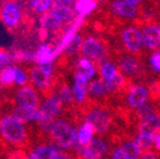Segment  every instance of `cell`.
Masks as SVG:
<instances>
[{"label": "cell", "mask_w": 160, "mask_h": 159, "mask_svg": "<svg viewBox=\"0 0 160 159\" xmlns=\"http://www.w3.org/2000/svg\"><path fill=\"white\" fill-rule=\"evenodd\" d=\"M0 134L7 142L11 145H21L27 138L25 124L13 115H7L0 120Z\"/></svg>", "instance_id": "6da1fadb"}, {"label": "cell", "mask_w": 160, "mask_h": 159, "mask_svg": "<svg viewBox=\"0 0 160 159\" xmlns=\"http://www.w3.org/2000/svg\"><path fill=\"white\" fill-rule=\"evenodd\" d=\"M77 129L63 119H55L50 126L49 134L55 142L63 149L77 145Z\"/></svg>", "instance_id": "7a4b0ae2"}, {"label": "cell", "mask_w": 160, "mask_h": 159, "mask_svg": "<svg viewBox=\"0 0 160 159\" xmlns=\"http://www.w3.org/2000/svg\"><path fill=\"white\" fill-rule=\"evenodd\" d=\"M23 18V10L18 0H5L0 6V20L9 30L19 27Z\"/></svg>", "instance_id": "3957f363"}, {"label": "cell", "mask_w": 160, "mask_h": 159, "mask_svg": "<svg viewBox=\"0 0 160 159\" xmlns=\"http://www.w3.org/2000/svg\"><path fill=\"white\" fill-rule=\"evenodd\" d=\"M80 159H101L108 151V144L101 138H93L87 145H76Z\"/></svg>", "instance_id": "277c9868"}, {"label": "cell", "mask_w": 160, "mask_h": 159, "mask_svg": "<svg viewBox=\"0 0 160 159\" xmlns=\"http://www.w3.org/2000/svg\"><path fill=\"white\" fill-rule=\"evenodd\" d=\"M16 105L19 107L32 108L38 107L39 105V96H38L37 89L31 86H22L17 90L15 96Z\"/></svg>", "instance_id": "5b68a950"}, {"label": "cell", "mask_w": 160, "mask_h": 159, "mask_svg": "<svg viewBox=\"0 0 160 159\" xmlns=\"http://www.w3.org/2000/svg\"><path fill=\"white\" fill-rule=\"evenodd\" d=\"M86 121L89 122L93 127L96 132L102 134L109 128L110 126V117L109 115L102 109L95 108L91 109L86 116Z\"/></svg>", "instance_id": "8992f818"}, {"label": "cell", "mask_w": 160, "mask_h": 159, "mask_svg": "<svg viewBox=\"0 0 160 159\" xmlns=\"http://www.w3.org/2000/svg\"><path fill=\"white\" fill-rule=\"evenodd\" d=\"M81 54L91 60H99L105 57L106 49L105 46L97 38L87 37L86 39H83Z\"/></svg>", "instance_id": "52a82bcc"}, {"label": "cell", "mask_w": 160, "mask_h": 159, "mask_svg": "<svg viewBox=\"0 0 160 159\" xmlns=\"http://www.w3.org/2000/svg\"><path fill=\"white\" fill-rule=\"evenodd\" d=\"M121 38H122L125 47L131 52L139 51L140 48L142 47L141 31L135 26H129L126 29H123L122 33H121Z\"/></svg>", "instance_id": "ba28073f"}, {"label": "cell", "mask_w": 160, "mask_h": 159, "mask_svg": "<svg viewBox=\"0 0 160 159\" xmlns=\"http://www.w3.org/2000/svg\"><path fill=\"white\" fill-rule=\"evenodd\" d=\"M50 13H52L59 21H61L63 25L72 23L76 15H77L75 11V8L72 6L68 5V3H63L61 0H55L53 1L52 8L50 10Z\"/></svg>", "instance_id": "9c48e42d"}, {"label": "cell", "mask_w": 160, "mask_h": 159, "mask_svg": "<svg viewBox=\"0 0 160 159\" xmlns=\"http://www.w3.org/2000/svg\"><path fill=\"white\" fill-rule=\"evenodd\" d=\"M62 102L59 99L57 94L50 95L49 97L45 98L42 101L40 102L39 108L42 111L45 118L48 119L55 120L56 117H58V115L61 111V108H62Z\"/></svg>", "instance_id": "30bf717a"}, {"label": "cell", "mask_w": 160, "mask_h": 159, "mask_svg": "<svg viewBox=\"0 0 160 159\" xmlns=\"http://www.w3.org/2000/svg\"><path fill=\"white\" fill-rule=\"evenodd\" d=\"M110 10L115 16L122 19H133L137 16V6L127 3L125 0H112L110 3Z\"/></svg>", "instance_id": "8fae6325"}, {"label": "cell", "mask_w": 160, "mask_h": 159, "mask_svg": "<svg viewBox=\"0 0 160 159\" xmlns=\"http://www.w3.org/2000/svg\"><path fill=\"white\" fill-rule=\"evenodd\" d=\"M142 46L148 49H155L160 46V29L159 26L149 23L141 30Z\"/></svg>", "instance_id": "7c38bea8"}, {"label": "cell", "mask_w": 160, "mask_h": 159, "mask_svg": "<svg viewBox=\"0 0 160 159\" xmlns=\"http://www.w3.org/2000/svg\"><path fill=\"white\" fill-rule=\"evenodd\" d=\"M12 115L16 116L19 120L27 124V122H40L45 118L42 111L39 107L26 108V107H17L13 109Z\"/></svg>", "instance_id": "4fadbf2b"}, {"label": "cell", "mask_w": 160, "mask_h": 159, "mask_svg": "<svg viewBox=\"0 0 160 159\" xmlns=\"http://www.w3.org/2000/svg\"><path fill=\"white\" fill-rule=\"evenodd\" d=\"M30 81L32 82L33 87L40 91H46L51 85V76L43 71L39 66H33L29 71Z\"/></svg>", "instance_id": "5bb4252c"}, {"label": "cell", "mask_w": 160, "mask_h": 159, "mask_svg": "<svg viewBox=\"0 0 160 159\" xmlns=\"http://www.w3.org/2000/svg\"><path fill=\"white\" fill-rule=\"evenodd\" d=\"M149 90L143 86H133L129 90L127 96V101L130 108L132 109H139L141 106L147 102Z\"/></svg>", "instance_id": "9a60e30c"}, {"label": "cell", "mask_w": 160, "mask_h": 159, "mask_svg": "<svg viewBox=\"0 0 160 159\" xmlns=\"http://www.w3.org/2000/svg\"><path fill=\"white\" fill-rule=\"evenodd\" d=\"M60 148L57 144L40 145L35 147L28 155L29 159H53L60 152Z\"/></svg>", "instance_id": "2e32d148"}, {"label": "cell", "mask_w": 160, "mask_h": 159, "mask_svg": "<svg viewBox=\"0 0 160 159\" xmlns=\"http://www.w3.org/2000/svg\"><path fill=\"white\" fill-rule=\"evenodd\" d=\"M119 68L125 76H137L141 70L139 60L131 55H125L119 59Z\"/></svg>", "instance_id": "e0dca14e"}, {"label": "cell", "mask_w": 160, "mask_h": 159, "mask_svg": "<svg viewBox=\"0 0 160 159\" xmlns=\"http://www.w3.org/2000/svg\"><path fill=\"white\" fill-rule=\"evenodd\" d=\"M76 74L85 77L88 81H90L91 79H93V77L97 74V69H96L95 65L91 59L87 57H81L77 60L76 64Z\"/></svg>", "instance_id": "ac0fdd59"}, {"label": "cell", "mask_w": 160, "mask_h": 159, "mask_svg": "<svg viewBox=\"0 0 160 159\" xmlns=\"http://www.w3.org/2000/svg\"><path fill=\"white\" fill-rule=\"evenodd\" d=\"M39 25H40V28H41L45 33H55L61 29L63 23H61V21H59L50 11H48V13L40 16Z\"/></svg>", "instance_id": "d6986e66"}, {"label": "cell", "mask_w": 160, "mask_h": 159, "mask_svg": "<svg viewBox=\"0 0 160 159\" xmlns=\"http://www.w3.org/2000/svg\"><path fill=\"white\" fill-rule=\"evenodd\" d=\"M57 57L55 48H52L49 44H41L36 50V64L37 65H45L49 62H55V58Z\"/></svg>", "instance_id": "ffe728a7"}, {"label": "cell", "mask_w": 160, "mask_h": 159, "mask_svg": "<svg viewBox=\"0 0 160 159\" xmlns=\"http://www.w3.org/2000/svg\"><path fill=\"white\" fill-rule=\"evenodd\" d=\"M88 84L89 82L85 77L76 74L72 84V92L77 102H82L86 100L88 94Z\"/></svg>", "instance_id": "44dd1931"}, {"label": "cell", "mask_w": 160, "mask_h": 159, "mask_svg": "<svg viewBox=\"0 0 160 159\" xmlns=\"http://www.w3.org/2000/svg\"><path fill=\"white\" fill-rule=\"evenodd\" d=\"M160 129V116L152 114L141 119L139 125V132L146 135H156Z\"/></svg>", "instance_id": "7402d4cb"}, {"label": "cell", "mask_w": 160, "mask_h": 159, "mask_svg": "<svg viewBox=\"0 0 160 159\" xmlns=\"http://www.w3.org/2000/svg\"><path fill=\"white\" fill-rule=\"evenodd\" d=\"M55 0H27L29 9L36 15H43L51 10Z\"/></svg>", "instance_id": "603a6c76"}, {"label": "cell", "mask_w": 160, "mask_h": 159, "mask_svg": "<svg viewBox=\"0 0 160 159\" xmlns=\"http://www.w3.org/2000/svg\"><path fill=\"white\" fill-rule=\"evenodd\" d=\"M93 127L88 121H85L77 131V145H87L93 139Z\"/></svg>", "instance_id": "cb8c5ba5"}, {"label": "cell", "mask_w": 160, "mask_h": 159, "mask_svg": "<svg viewBox=\"0 0 160 159\" xmlns=\"http://www.w3.org/2000/svg\"><path fill=\"white\" fill-rule=\"evenodd\" d=\"M75 11L79 17H85L89 15L97 8L96 0H77L73 5Z\"/></svg>", "instance_id": "d4e9b609"}, {"label": "cell", "mask_w": 160, "mask_h": 159, "mask_svg": "<svg viewBox=\"0 0 160 159\" xmlns=\"http://www.w3.org/2000/svg\"><path fill=\"white\" fill-rule=\"evenodd\" d=\"M107 92V86L102 79H93L88 84V95L90 97L98 98Z\"/></svg>", "instance_id": "484cf974"}, {"label": "cell", "mask_w": 160, "mask_h": 159, "mask_svg": "<svg viewBox=\"0 0 160 159\" xmlns=\"http://www.w3.org/2000/svg\"><path fill=\"white\" fill-rule=\"evenodd\" d=\"M83 39L81 37V35L79 33H75L72 36V38L70 39V41L68 42V45L66 46L63 52H66L68 56H76L79 51H81V47H82Z\"/></svg>", "instance_id": "4316f807"}, {"label": "cell", "mask_w": 160, "mask_h": 159, "mask_svg": "<svg viewBox=\"0 0 160 159\" xmlns=\"http://www.w3.org/2000/svg\"><path fill=\"white\" fill-rule=\"evenodd\" d=\"M135 142L141 149V151H146L155 145V135H146L139 132V135L136 137Z\"/></svg>", "instance_id": "83f0119b"}, {"label": "cell", "mask_w": 160, "mask_h": 159, "mask_svg": "<svg viewBox=\"0 0 160 159\" xmlns=\"http://www.w3.org/2000/svg\"><path fill=\"white\" fill-rule=\"evenodd\" d=\"M121 148H122L123 154L126 155L128 159H139L141 156V149L138 147L135 140L133 141H126Z\"/></svg>", "instance_id": "f1b7e54d"}, {"label": "cell", "mask_w": 160, "mask_h": 159, "mask_svg": "<svg viewBox=\"0 0 160 159\" xmlns=\"http://www.w3.org/2000/svg\"><path fill=\"white\" fill-rule=\"evenodd\" d=\"M99 70L101 78L103 80H109L117 75V67L113 65L112 62L108 61V60H102Z\"/></svg>", "instance_id": "f546056e"}, {"label": "cell", "mask_w": 160, "mask_h": 159, "mask_svg": "<svg viewBox=\"0 0 160 159\" xmlns=\"http://www.w3.org/2000/svg\"><path fill=\"white\" fill-rule=\"evenodd\" d=\"M103 81L106 82L108 92H112V91H117V90L121 89V88L123 87V85H125L126 80H125L123 75L117 72V75L113 78H111V79H109V80H103Z\"/></svg>", "instance_id": "4dcf8cb0"}, {"label": "cell", "mask_w": 160, "mask_h": 159, "mask_svg": "<svg viewBox=\"0 0 160 159\" xmlns=\"http://www.w3.org/2000/svg\"><path fill=\"white\" fill-rule=\"evenodd\" d=\"M30 81V75L21 66H15V85L22 87Z\"/></svg>", "instance_id": "1f68e13d"}, {"label": "cell", "mask_w": 160, "mask_h": 159, "mask_svg": "<svg viewBox=\"0 0 160 159\" xmlns=\"http://www.w3.org/2000/svg\"><path fill=\"white\" fill-rule=\"evenodd\" d=\"M57 95L63 105H68V104H70V102H72V100H75L72 88H70L69 86H62V87H60Z\"/></svg>", "instance_id": "d6a6232c"}, {"label": "cell", "mask_w": 160, "mask_h": 159, "mask_svg": "<svg viewBox=\"0 0 160 159\" xmlns=\"http://www.w3.org/2000/svg\"><path fill=\"white\" fill-rule=\"evenodd\" d=\"M0 76L5 86H10L15 84V66L10 65L6 67L5 69L0 71Z\"/></svg>", "instance_id": "836d02e7"}, {"label": "cell", "mask_w": 160, "mask_h": 159, "mask_svg": "<svg viewBox=\"0 0 160 159\" xmlns=\"http://www.w3.org/2000/svg\"><path fill=\"white\" fill-rule=\"evenodd\" d=\"M12 39L9 33V29L2 23V21L0 20V48H7L11 45Z\"/></svg>", "instance_id": "e575fe53"}, {"label": "cell", "mask_w": 160, "mask_h": 159, "mask_svg": "<svg viewBox=\"0 0 160 159\" xmlns=\"http://www.w3.org/2000/svg\"><path fill=\"white\" fill-rule=\"evenodd\" d=\"M13 62V57L10 52L6 51L5 49L0 48V71L2 69H5L8 66L12 65Z\"/></svg>", "instance_id": "d590c367"}, {"label": "cell", "mask_w": 160, "mask_h": 159, "mask_svg": "<svg viewBox=\"0 0 160 159\" xmlns=\"http://www.w3.org/2000/svg\"><path fill=\"white\" fill-rule=\"evenodd\" d=\"M152 114H155V110H153V108L151 107L150 105H148L147 102L138 109V115H139V117L141 118V119H143V118L148 117V116H150V115H152Z\"/></svg>", "instance_id": "8d00e7d4"}, {"label": "cell", "mask_w": 160, "mask_h": 159, "mask_svg": "<svg viewBox=\"0 0 160 159\" xmlns=\"http://www.w3.org/2000/svg\"><path fill=\"white\" fill-rule=\"evenodd\" d=\"M150 64L151 67L156 71H160V50H157L152 54L151 58H150Z\"/></svg>", "instance_id": "74e56055"}, {"label": "cell", "mask_w": 160, "mask_h": 159, "mask_svg": "<svg viewBox=\"0 0 160 159\" xmlns=\"http://www.w3.org/2000/svg\"><path fill=\"white\" fill-rule=\"evenodd\" d=\"M39 67L41 68L45 72H47L48 75L52 76L53 70H55V62H49V64H45V65H40Z\"/></svg>", "instance_id": "f35d334b"}, {"label": "cell", "mask_w": 160, "mask_h": 159, "mask_svg": "<svg viewBox=\"0 0 160 159\" xmlns=\"http://www.w3.org/2000/svg\"><path fill=\"white\" fill-rule=\"evenodd\" d=\"M111 158L112 159H128L127 157H126V155L123 154L122 148H116V149H113Z\"/></svg>", "instance_id": "ab89813d"}, {"label": "cell", "mask_w": 160, "mask_h": 159, "mask_svg": "<svg viewBox=\"0 0 160 159\" xmlns=\"http://www.w3.org/2000/svg\"><path fill=\"white\" fill-rule=\"evenodd\" d=\"M139 159H158V158L155 154H152V152H145L143 155L140 156Z\"/></svg>", "instance_id": "60d3db41"}, {"label": "cell", "mask_w": 160, "mask_h": 159, "mask_svg": "<svg viewBox=\"0 0 160 159\" xmlns=\"http://www.w3.org/2000/svg\"><path fill=\"white\" fill-rule=\"evenodd\" d=\"M155 146L158 150H160V132L155 135Z\"/></svg>", "instance_id": "b9f144b4"}, {"label": "cell", "mask_w": 160, "mask_h": 159, "mask_svg": "<svg viewBox=\"0 0 160 159\" xmlns=\"http://www.w3.org/2000/svg\"><path fill=\"white\" fill-rule=\"evenodd\" d=\"M53 159H72L70 156H68V155L66 154H62V152H59V154L57 155V156L55 157Z\"/></svg>", "instance_id": "7bdbcfd3"}, {"label": "cell", "mask_w": 160, "mask_h": 159, "mask_svg": "<svg viewBox=\"0 0 160 159\" xmlns=\"http://www.w3.org/2000/svg\"><path fill=\"white\" fill-rule=\"evenodd\" d=\"M125 1H127V3H131V5H133V6H138V5L141 3L142 0H125Z\"/></svg>", "instance_id": "ee69618b"}, {"label": "cell", "mask_w": 160, "mask_h": 159, "mask_svg": "<svg viewBox=\"0 0 160 159\" xmlns=\"http://www.w3.org/2000/svg\"><path fill=\"white\" fill-rule=\"evenodd\" d=\"M61 1H63V3H68V5H75V3L77 1V0H61Z\"/></svg>", "instance_id": "f6af8a7d"}, {"label": "cell", "mask_w": 160, "mask_h": 159, "mask_svg": "<svg viewBox=\"0 0 160 159\" xmlns=\"http://www.w3.org/2000/svg\"><path fill=\"white\" fill-rule=\"evenodd\" d=\"M5 86L2 82V80H1V76H0V91H1V89H2V87Z\"/></svg>", "instance_id": "bcb514c9"}, {"label": "cell", "mask_w": 160, "mask_h": 159, "mask_svg": "<svg viewBox=\"0 0 160 159\" xmlns=\"http://www.w3.org/2000/svg\"><path fill=\"white\" fill-rule=\"evenodd\" d=\"M158 26H159V29H160V21H159V25H158Z\"/></svg>", "instance_id": "7dc6e473"}, {"label": "cell", "mask_w": 160, "mask_h": 159, "mask_svg": "<svg viewBox=\"0 0 160 159\" xmlns=\"http://www.w3.org/2000/svg\"><path fill=\"white\" fill-rule=\"evenodd\" d=\"M27 159H29V158H28V157H27Z\"/></svg>", "instance_id": "c3c4849f"}]
</instances>
